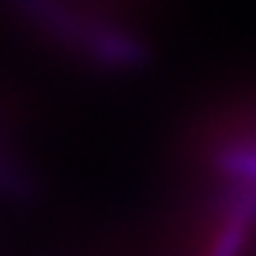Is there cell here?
Returning <instances> with one entry per match:
<instances>
[{
    "instance_id": "obj_1",
    "label": "cell",
    "mask_w": 256,
    "mask_h": 256,
    "mask_svg": "<svg viewBox=\"0 0 256 256\" xmlns=\"http://www.w3.org/2000/svg\"><path fill=\"white\" fill-rule=\"evenodd\" d=\"M222 170L244 184V192L256 194V140H244L226 147L219 157Z\"/></svg>"
},
{
    "instance_id": "obj_2",
    "label": "cell",
    "mask_w": 256,
    "mask_h": 256,
    "mask_svg": "<svg viewBox=\"0 0 256 256\" xmlns=\"http://www.w3.org/2000/svg\"><path fill=\"white\" fill-rule=\"evenodd\" d=\"M246 229H249V222L244 216L232 214V219L222 226L216 242L212 244L206 256H239L244 249V242H246Z\"/></svg>"
}]
</instances>
